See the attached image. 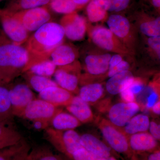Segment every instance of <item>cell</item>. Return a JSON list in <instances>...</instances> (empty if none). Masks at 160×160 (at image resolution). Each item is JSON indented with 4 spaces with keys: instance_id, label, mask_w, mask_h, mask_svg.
<instances>
[{
    "instance_id": "8992f818",
    "label": "cell",
    "mask_w": 160,
    "mask_h": 160,
    "mask_svg": "<svg viewBox=\"0 0 160 160\" xmlns=\"http://www.w3.org/2000/svg\"><path fill=\"white\" fill-rule=\"evenodd\" d=\"M98 127L106 142L115 151L120 153L128 151L129 136L120 128L121 127L115 126L105 119L101 120Z\"/></svg>"
},
{
    "instance_id": "5bb4252c",
    "label": "cell",
    "mask_w": 160,
    "mask_h": 160,
    "mask_svg": "<svg viewBox=\"0 0 160 160\" xmlns=\"http://www.w3.org/2000/svg\"><path fill=\"white\" fill-rule=\"evenodd\" d=\"M73 97L71 92L59 86L49 87L39 93L40 99L56 107L68 106Z\"/></svg>"
},
{
    "instance_id": "52a82bcc",
    "label": "cell",
    "mask_w": 160,
    "mask_h": 160,
    "mask_svg": "<svg viewBox=\"0 0 160 160\" xmlns=\"http://www.w3.org/2000/svg\"><path fill=\"white\" fill-rule=\"evenodd\" d=\"M12 14L29 32H34L52 20L51 14L47 6L36 7Z\"/></svg>"
},
{
    "instance_id": "681fc988",
    "label": "cell",
    "mask_w": 160,
    "mask_h": 160,
    "mask_svg": "<svg viewBox=\"0 0 160 160\" xmlns=\"http://www.w3.org/2000/svg\"><path fill=\"white\" fill-rule=\"evenodd\" d=\"M3 0H0V2H2V1H3Z\"/></svg>"
},
{
    "instance_id": "7dc6e473",
    "label": "cell",
    "mask_w": 160,
    "mask_h": 160,
    "mask_svg": "<svg viewBox=\"0 0 160 160\" xmlns=\"http://www.w3.org/2000/svg\"><path fill=\"white\" fill-rule=\"evenodd\" d=\"M106 160H117L114 158L112 157H109L107 158Z\"/></svg>"
},
{
    "instance_id": "ee69618b",
    "label": "cell",
    "mask_w": 160,
    "mask_h": 160,
    "mask_svg": "<svg viewBox=\"0 0 160 160\" xmlns=\"http://www.w3.org/2000/svg\"><path fill=\"white\" fill-rule=\"evenodd\" d=\"M148 160H160V151H157L151 153L148 157Z\"/></svg>"
},
{
    "instance_id": "cb8c5ba5",
    "label": "cell",
    "mask_w": 160,
    "mask_h": 160,
    "mask_svg": "<svg viewBox=\"0 0 160 160\" xmlns=\"http://www.w3.org/2000/svg\"><path fill=\"white\" fill-rule=\"evenodd\" d=\"M52 123L54 129L58 130L73 129L82 123L72 115L61 111L55 115Z\"/></svg>"
},
{
    "instance_id": "ba28073f",
    "label": "cell",
    "mask_w": 160,
    "mask_h": 160,
    "mask_svg": "<svg viewBox=\"0 0 160 160\" xmlns=\"http://www.w3.org/2000/svg\"><path fill=\"white\" fill-rule=\"evenodd\" d=\"M107 22L110 31L133 53L134 37L128 19L121 15L112 14Z\"/></svg>"
},
{
    "instance_id": "c3c4849f",
    "label": "cell",
    "mask_w": 160,
    "mask_h": 160,
    "mask_svg": "<svg viewBox=\"0 0 160 160\" xmlns=\"http://www.w3.org/2000/svg\"><path fill=\"white\" fill-rule=\"evenodd\" d=\"M22 160H29V154H28L26 158H24Z\"/></svg>"
},
{
    "instance_id": "4fadbf2b",
    "label": "cell",
    "mask_w": 160,
    "mask_h": 160,
    "mask_svg": "<svg viewBox=\"0 0 160 160\" xmlns=\"http://www.w3.org/2000/svg\"><path fill=\"white\" fill-rule=\"evenodd\" d=\"M139 110V106L135 102L117 103L109 109V121L118 127H124Z\"/></svg>"
},
{
    "instance_id": "ab89813d",
    "label": "cell",
    "mask_w": 160,
    "mask_h": 160,
    "mask_svg": "<svg viewBox=\"0 0 160 160\" xmlns=\"http://www.w3.org/2000/svg\"><path fill=\"white\" fill-rule=\"evenodd\" d=\"M122 99L125 102H135V95L130 90L129 88L125 89L120 93Z\"/></svg>"
},
{
    "instance_id": "7a4b0ae2",
    "label": "cell",
    "mask_w": 160,
    "mask_h": 160,
    "mask_svg": "<svg viewBox=\"0 0 160 160\" xmlns=\"http://www.w3.org/2000/svg\"><path fill=\"white\" fill-rule=\"evenodd\" d=\"M29 61L25 46L11 42L5 36H0V72L7 85L21 73Z\"/></svg>"
},
{
    "instance_id": "ffe728a7",
    "label": "cell",
    "mask_w": 160,
    "mask_h": 160,
    "mask_svg": "<svg viewBox=\"0 0 160 160\" xmlns=\"http://www.w3.org/2000/svg\"><path fill=\"white\" fill-rule=\"evenodd\" d=\"M10 123L0 120V150L16 146L22 141V135Z\"/></svg>"
},
{
    "instance_id": "f35d334b",
    "label": "cell",
    "mask_w": 160,
    "mask_h": 160,
    "mask_svg": "<svg viewBox=\"0 0 160 160\" xmlns=\"http://www.w3.org/2000/svg\"><path fill=\"white\" fill-rule=\"evenodd\" d=\"M149 129V133L155 139L160 140V126L155 122H150Z\"/></svg>"
},
{
    "instance_id": "ac0fdd59",
    "label": "cell",
    "mask_w": 160,
    "mask_h": 160,
    "mask_svg": "<svg viewBox=\"0 0 160 160\" xmlns=\"http://www.w3.org/2000/svg\"><path fill=\"white\" fill-rule=\"evenodd\" d=\"M66 109L81 123H88L93 120L92 112L89 104L82 100L79 96L73 97Z\"/></svg>"
},
{
    "instance_id": "e575fe53",
    "label": "cell",
    "mask_w": 160,
    "mask_h": 160,
    "mask_svg": "<svg viewBox=\"0 0 160 160\" xmlns=\"http://www.w3.org/2000/svg\"><path fill=\"white\" fill-rule=\"evenodd\" d=\"M29 160H59L50 152L39 150L32 152L29 154Z\"/></svg>"
},
{
    "instance_id": "8fae6325",
    "label": "cell",
    "mask_w": 160,
    "mask_h": 160,
    "mask_svg": "<svg viewBox=\"0 0 160 160\" xmlns=\"http://www.w3.org/2000/svg\"><path fill=\"white\" fill-rule=\"evenodd\" d=\"M65 35L72 41H78L84 38L88 29L86 19L75 12L66 15L60 21Z\"/></svg>"
},
{
    "instance_id": "4316f807",
    "label": "cell",
    "mask_w": 160,
    "mask_h": 160,
    "mask_svg": "<svg viewBox=\"0 0 160 160\" xmlns=\"http://www.w3.org/2000/svg\"><path fill=\"white\" fill-rule=\"evenodd\" d=\"M24 73L29 87L30 86L39 93L49 87L58 86L55 81L49 78L32 74L28 72Z\"/></svg>"
},
{
    "instance_id": "83f0119b",
    "label": "cell",
    "mask_w": 160,
    "mask_h": 160,
    "mask_svg": "<svg viewBox=\"0 0 160 160\" xmlns=\"http://www.w3.org/2000/svg\"><path fill=\"white\" fill-rule=\"evenodd\" d=\"M14 115L9 98V88L0 86V120L11 123Z\"/></svg>"
},
{
    "instance_id": "b9f144b4",
    "label": "cell",
    "mask_w": 160,
    "mask_h": 160,
    "mask_svg": "<svg viewBox=\"0 0 160 160\" xmlns=\"http://www.w3.org/2000/svg\"><path fill=\"white\" fill-rule=\"evenodd\" d=\"M72 1L77 6L78 9H79L87 4L90 0H72Z\"/></svg>"
},
{
    "instance_id": "7402d4cb",
    "label": "cell",
    "mask_w": 160,
    "mask_h": 160,
    "mask_svg": "<svg viewBox=\"0 0 160 160\" xmlns=\"http://www.w3.org/2000/svg\"><path fill=\"white\" fill-rule=\"evenodd\" d=\"M49 2L50 0H8L2 9L13 14L36 7L48 6Z\"/></svg>"
},
{
    "instance_id": "74e56055",
    "label": "cell",
    "mask_w": 160,
    "mask_h": 160,
    "mask_svg": "<svg viewBox=\"0 0 160 160\" xmlns=\"http://www.w3.org/2000/svg\"><path fill=\"white\" fill-rule=\"evenodd\" d=\"M129 89L135 95L141 93L145 89V85L142 80L139 78H134L132 84L129 87Z\"/></svg>"
},
{
    "instance_id": "e0dca14e",
    "label": "cell",
    "mask_w": 160,
    "mask_h": 160,
    "mask_svg": "<svg viewBox=\"0 0 160 160\" xmlns=\"http://www.w3.org/2000/svg\"><path fill=\"white\" fill-rule=\"evenodd\" d=\"M80 141L83 148L98 156L105 158L110 157L111 148L93 135H82Z\"/></svg>"
},
{
    "instance_id": "603a6c76",
    "label": "cell",
    "mask_w": 160,
    "mask_h": 160,
    "mask_svg": "<svg viewBox=\"0 0 160 160\" xmlns=\"http://www.w3.org/2000/svg\"><path fill=\"white\" fill-rule=\"evenodd\" d=\"M86 8L87 16L92 23L102 22L107 15L106 0H90Z\"/></svg>"
},
{
    "instance_id": "d590c367",
    "label": "cell",
    "mask_w": 160,
    "mask_h": 160,
    "mask_svg": "<svg viewBox=\"0 0 160 160\" xmlns=\"http://www.w3.org/2000/svg\"><path fill=\"white\" fill-rule=\"evenodd\" d=\"M130 65L128 62L123 60L117 65L112 68H109L108 70V76L111 78L115 75L118 74L123 72L129 70Z\"/></svg>"
},
{
    "instance_id": "30bf717a",
    "label": "cell",
    "mask_w": 160,
    "mask_h": 160,
    "mask_svg": "<svg viewBox=\"0 0 160 160\" xmlns=\"http://www.w3.org/2000/svg\"><path fill=\"white\" fill-rule=\"evenodd\" d=\"M80 67L79 63L76 61L67 66L58 67L53 74L55 82L61 88L72 93H76L78 91L77 74Z\"/></svg>"
},
{
    "instance_id": "8d00e7d4",
    "label": "cell",
    "mask_w": 160,
    "mask_h": 160,
    "mask_svg": "<svg viewBox=\"0 0 160 160\" xmlns=\"http://www.w3.org/2000/svg\"><path fill=\"white\" fill-rule=\"evenodd\" d=\"M149 48L155 53L158 58H160V36L149 37L147 41Z\"/></svg>"
},
{
    "instance_id": "bcb514c9",
    "label": "cell",
    "mask_w": 160,
    "mask_h": 160,
    "mask_svg": "<svg viewBox=\"0 0 160 160\" xmlns=\"http://www.w3.org/2000/svg\"><path fill=\"white\" fill-rule=\"evenodd\" d=\"M152 3L155 7L160 8V0H152Z\"/></svg>"
},
{
    "instance_id": "3957f363",
    "label": "cell",
    "mask_w": 160,
    "mask_h": 160,
    "mask_svg": "<svg viewBox=\"0 0 160 160\" xmlns=\"http://www.w3.org/2000/svg\"><path fill=\"white\" fill-rule=\"evenodd\" d=\"M89 36L95 45L101 49L122 55L133 54L106 27L95 26L89 30Z\"/></svg>"
},
{
    "instance_id": "44dd1931",
    "label": "cell",
    "mask_w": 160,
    "mask_h": 160,
    "mask_svg": "<svg viewBox=\"0 0 160 160\" xmlns=\"http://www.w3.org/2000/svg\"><path fill=\"white\" fill-rule=\"evenodd\" d=\"M129 147L135 151H144L155 148L158 141L149 132H142L129 136Z\"/></svg>"
},
{
    "instance_id": "484cf974",
    "label": "cell",
    "mask_w": 160,
    "mask_h": 160,
    "mask_svg": "<svg viewBox=\"0 0 160 160\" xmlns=\"http://www.w3.org/2000/svg\"><path fill=\"white\" fill-rule=\"evenodd\" d=\"M104 92V89L102 84L92 83L81 87L79 90V96L88 104L95 103L102 97Z\"/></svg>"
},
{
    "instance_id": "836d02e7",
    "label": "cell",
    "mask_w": 160,
    "mask_h": 160,
    "mask_svg": "<svg viewBox=\"0 0 160 160\" xmlns=\"http://www.w3.org/2000/svg\"><path fill=\"white\" fill-rule=\"evenodd\" d=\"M130 0H106L107 11L119 12L129 6Z\"/></svg>"
},
{
    "instance_id": "5b68a950",
    "label": "cell",
    "mask_w": 160,
    "mask_h": 160,
    "mask_svg": "<svg viewBox=\"0 0 160 160\" xmlns=\"http://www.w3.org/2000/svg\"><path fill=\"white\" fill-rule=\"evenodd\" d=\"M0 25L4 36L16 45H22L29 37V32L12 13L0 9Z\"/></svg>"
},
{
    "instance_id": "f6af8a7d",
    "label": "cell",
    "mask_w": 160,
    "mask_h": 160,
    "mask_svg": "<svg viewBox=\"0 0 160 160\" xmlns=\"http://www.w3.org/2000/svg\"><path fill=\"white\" fill-rule=\"evenodd\" d=\"M7 85V83H6V81L4 80V78L0 72V86H6Z\"/></svg>"
},
{
    "instance_id": "f1b7e54d",
    "label": "cell",
    "mask_w": 160,
    "mask_h": 160,
    "mask_svg": "<svg viewBox=\"0 0 160 160\" xmlns=\"http://www.w3.org/2000/svg\"><path fill=\"white\" fill-rule=\"evenodd\" d=\"M28 146L21 142L9 148L0 150V160H22L28 154Z\"/></svg>"
},
{
    "instance_id": "9c48e42d",
    "label": "cell",
    "mask_w": 160,
    "mask_h": 160,
    "mask_svg": "<svg viewBox=\"0 0 160 160\" xmlns=\"http://www.w3.org/2000/svg\"><path fill=\"white\" fill-rule=\"evenodd\" d=\"M57 107L41 99L32 101L26 106L20 117L32 121L45 120L51 121L59 111Z\"/></svg>"
},
{
    "instance_id": "d6a6232c",
    "label": "cell",
    "mask_w": 160,
    "mask_h": 160,
    "mask_svg": "<svg viewBox=\"0 0 160 160\" xmlns=\"http://www.w3.org/2000/svg\"><path fill=\"white\" fill-rule=\"evenodd\" d=\"M72 157L74 160H106L107 159L100 157L84 148L76 151Z\"/></svg>"
},
{
    "instance_id": "6da1fadb",
    "label": "cell",
    "mask_w": 160,
    "mask_h": 160,
    "mask_svg": "<svg viewBox=\"0 0 160 160\" xmlns=\"http://www.w3.org/2000/svg\"><path fill=\"white\" fill-rule=\"evenodd\" d=\"M65 36L62 26L52 21L33 32L26 42L29 61L23 73L35 64L49 59L54 49L63 43Z\"/></svg>"
},
{
    "instance_id": "60d3db41",
    "label": "cell",
    "mask_w": 160,
    "mask_h": 160,
    "mask_svg": "<svg viewBox=\"0 0 160 160\" xmlns=\"http://www.w3.org/2000/svg\"><path fill=\"white\" fill-rule=\"evenodd\" d=\"M122 56L119 54H116L110 58L109 62V68H112L117 65L123 60Z\"/></svg>"
},
{
    "instance_id": "4dcf8cb0",
    "label": "cell",
    "mask_w": 160,
    "mask_h": 160,
    "mask_svg": "<svg viewBox=\"0 0 160 160\" xmlns=\"http://www.w3.org/2000/svg\"><path fill=\"white\" fill-rule=\"evenodd\" d=\"M48 6L54 12L65 15L74 12L78 9L72 0H50Z\"/></svg>"
},
{
    "instance_id": "d4e9b609",
    "label": "cell",
    "mask_w": 160,
    "mask_h": 160,
    "mask_svg": "<svg viewBox=\"0 0 160 160\" xmlns=\"http://www.w3.org/2000/svg\"><path fill=\"white\" fill-rule=\"evenodd\" d=\"M149 119L146 115L139 114L135 115L129 120L123 129L124 132L128 135H131L146 132L149 129Z\"/></svg>"
},
{
    "instance_id": "2e32d148",
    "label": "cell",
    "mask_w": 160,
    "mask_h": 160,
    "mask_svg": "<svg viewBox=\"0 0 160 160\" xmlns=\"http://www.w3.org/2000/svg\"><path fill=\"white\" fill-rule=\"evenodd\" d=\"M134 77L131 72L127 70L109 78L106 83V89L110 94L117 95L128 89L132 84Z\"/></svg>"
},
{
    "instance_id": "d6986e66",
    "label": "cell",
    "mask_w": 160,
    "mask_h": 160,
    "mask_svg": "<svg viewBox=\"0 0 160 160\" xmlns=\"http://www.w3.org/2000/svg\"><path fill=\"white\" fill-rule=\"evenodd\" d=\"M111 55L109 53L90 54L86 57L85 65L90 74L99 75L104 74L109 69V62Z\"/></svg>"
},
{
    "instance_id": "277c9868",
    "label": "cell",
    "mask_w": 160,
    "mask_h": 160,
    "mask_svg": "<svg viewBox=\"0 0 160 160\" xmlns=\"http://www.w3.org/2000/svg\"><path fill=\"white\" fill-rule=\"evenodd\" d=\"M47 138L58 150L64 152L69 155L83 148L81 143V136L73 129L64 132L53 128H46Z\"/></svg>"
},
{
    "instance_id": "f546056e",
    "label": "cell",
    "mask_w": 160,
    "mask_h": 160,
    "mask_svg": "<svg viewBox=\"0 0 160 160\" xmlns=\"http://www.w3.org/2000/svg\"><path fill=\"white\" fill-rule=\"evenodd\" d=\"M57 67L53 62L49 59L35 64L26 72L50 78L54 74Z\"/></svg>"
},
{
    "instance_id": "7c38bea8",
    "label": "cell",
    "mask_w": 160,
    "mask_h": 160,
    "mask_svg": "<svg viewBox=\"0 0 160 160\" xmlns=\"http://www.w3.org/2000/svg\"><path fill=\"white\" fill-rule=\"evenodd\" d=\"M9 100L13 115L20 117L26 106L35 99V96L27 84L19 83L9 89Z\"/></svg>"
},
{
    "instance_id": "9a60e30c",
    "label": "cell",
    "mask_w": 160,
    "mask_h": 160,
    "mask_svg": "<svg viewBox=\"0 0 160 160\" xmlns=\"http://www.w3.org/2000/svg\"><path fill=\"white\" fill-rule=\"evenodd\" d=\"M78 56L77 51L73 46L63 43L52 52L49 59L57 67H62L74 62Z\"/></svg>"
},
{
    "instance_id": "7bdbcfd3",
    "label": "cell",
    "mask_w": 160,
    "mask_h": 160,
    "mask_svg": "<svg viewBox=\"0 0 160 160\" xmlns=\"http://www.w3.org/2000/svg\"><path fill=\"white\" fill-rule=\"evenodd\" d=\"M152 111L155 114L160 115V102L159 100L156 102L152 106Z\"/></svg>"
},
{
    "instance_id": "1f68e13d",
    "label": "cell",
    "mask_w": 160,
    "mask_h": 160,
    "mask_svg": "<svg viewBox=\"0 0 160 160\" xmlns=\"http://www.w3.org/2000/svg\"><path fill=\"white\" fill-rule=\"evenodd\" d=\"M140 30L143 34L149 37H160V17L141 23L140 26Z\"/></svg>"
}]
</instances>
